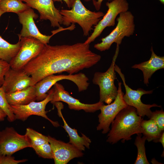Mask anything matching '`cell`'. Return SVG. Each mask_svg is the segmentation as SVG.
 <instances>
[{
  "mask_svg": "<svg viewBox=\"0 0 164 164\" xmlns=\"http://www.w3.org/2000/svg\"><path fill=\"white\" fill-rule=\"evenodd\" d=\"M101 58L100 55L90 50L89 44L78 43L56 46L46 44L23 70L31 76L32 85H33L49 75L63 72L73 74L89 68Z\"/></svg>",
  "mask_w": 164,
  "mask_h": 164,
  "instance_id": "obj_1",
  "label": "cell"
},
{
  "mask_svg": "<svg viewBox=\"0 0 164 164\" xmlns=\"http://www.w3.org/2000/svg\"><path fill=\"white\" fill-rule=\"evenodd\" d=\"M143 119L134 107L128 105L119 112L111 123L106 142L114 144L121 140L124 143L131 140L132 135L142 134Z\"/></svg>",
  "mask_w": 164,
  "mask_h": 164,
  "instance_id": "obj_2",
  "label": "cell"
},
{
  "mask_svg": "<svg viewBox=\"0 0 164 164\" xmlns=\"http://www.w3.org/2000/svg\"><path fill=\"white\" fill-rule=\"evenodd\" d=\"M70 10L61 9L62 24L69 26L72 24L77 23L82 28L84 35L87 36L103 17L104 14L101 11L92 12L87 9L80 0H70Z\"/></svg>",
  "mask_w": 164,
  "mask_h": 164,
  "instance_id": "obj_3",
  "label": "cell"
},
{
  "mask_svg": "<svg viewBox=\"0 0 164 164\" xmlns=\"http://www.w3.org/2000/svg\"><path fill=\"white\" fill-rule=\"evenodd\" d=\"M134 16L129 11L121 12L116 19L115 28L107 36L101 39V42L94 45V47L100 51L109 49L115 43L120 45L125 37H129L134 34L135 29Z\"/></svg>",
  "mask_w": 164,
  "mask_h": 164,
  "instance_id": "obj_4",
  "label": "cell"
},
{
  "mask_svg": "<svg viewBox=\"0 0 164 164\" xmlns=\"http://www.w3.org/2000/svg\"><path fill=\"white\" fill-rule=\"evenodd\" d=\"M119 45H117L115 52L110 67L104 72H96L94 74L92 82L99 87V101L107 104L111 103L118 94V88L114 84L117 79L114 70L115 62L119 51Z\"/></svg>",
  "mask_w": 164,
  "mask_h": 164,
  "instance_id": "obj_5",
  "label": "cell"
},
{
  "mask_svg": "<svg viewBox=\"0 0 164 164\" xmlns=\"http://www.w3.org/2000/svg\"><path fill=\"white\" fill-rule=\"evenodd\" d=\"M63 80H69L74 83L79 92L87 90L89 85L88 78L85 74L81 73L75 74L49 75L35 85L36 100L39 101L44 99L47 96V93L51 88L58 81Z\"/></svg>",
  "mask_w": 164,
  "mask_h": 164,
  "instance_id": "obj_6",
  "label": "cell"
},
{
  "mask_svg": "<svg viewBox=\"0 0 164 164\" xmlns=\"http://www.w3.org/2000/svg\"><path fill=\"white\" fill-rule=\"evenodd\" d=\"M114 68L122 80L125 88V93L124 94L123 98L125 103L128 105L134 107L139 116L141 117L146 116L149 118L152 113L151 108L153 107L160 108L161 106L155 104H145L142 101L141 97L143 95L152 94L153 90L146 91L142 88L137 90L132 89L126 84L124 75L122 73L121 69L115 64Z\"/></svg>",
  "mask_w": 164,
  "mask_h": 164,
  "instance_id": "obj_7",
  "label": "cell"
},
{
  "mask_svg": "<svg viewBox=\"0 0 164 164\" xmlns=\"http://www.w3.org/2000/svg\"><path fill=\"white\" fill-rule=\"evenodd\" d=\"M17 14L19 21L22 25V29L20 34H18V36L34 38L39 40L44 45L49 43L51 38L56 33L64 30H72L71 26L65 28L61 26L58 29L52 31V35L46 36L42 34L36 27L34 19L37 18L38 16L31 8H30Z\"/></svg>",
  "mask_w": 164,
  "mask_h": 164,
  "instance_id": "obj_8",
  "label": "cell"
},
{
  "mask_svg": "<svg viewBox=\"0 0 164 164\" xmlns=\"http://www.w3.org/2000/svg\"><path fill=\"white\" fill-rule=\"evenodd\" d=\"M21 48L15 56L9 63L10 68L15 70L23 69L25 66L41 52L44 44L33 37H21Z\"/></svg>",
  "mask_w": 164,
  "mask_h": 164,
  "instance_id": "obj_9",
  "label": "cell"
},
{
  "mask_svg": "<svg viewBox=\"0 0 164 164\" xmlns=\"http://www.w3.org/2000/svg\"><path fill=\"white\" fill-rule=\"evenodd\" d=\"M106 5L108 8L107 13L94 26L93 33L84 42L85 43L90 44L100 35L106 27L114 26L117 16L120 13L128 11L129 7L127 0H114L107 2Z\"/></svg>",
  "mask_w": 164,
  "mask_h": 164,
  "instance_id": "obj_10",
  "label": "cell"
},
{
  "mask_svg": "<svg viewBox=\"0 0 164 164\" xmlns=\"http://www.w3.org/2000/svg\"><path fill=\"white\" fill-rule=\"evenodd\" d=\"M124 94L121 83L118 82V94L114 101L107 105L103 104L100 109L101 112L98 116L99 124L97 127V130H102L103 134L108 133L110 125L116 115L128 106L123 99Z\"/></svg>",
  "mask_w": 164,
  "mask_h": 164,
  "instance_id": "obj_11",
  "label": "cell"
},
{
  "mask_svg": "<svg viewBox=\"0 0 164 164\" xmlns=\"http://www.w3.org/2000/svg\"><path fill=\"white\" fill-rule=\"evenodd\" d=\"M53 92V88L50 89L48 92L46 97L40 101H32L25 105L11 106L16 119L24 121L30 116L36 115L47 120L54 127L59 126L60 125L57 121H53L48 117L46 114L47 112L45 111L47 104L52 100Z\"/></svg>",
  "mask_w": 164,
  "mask_h": 164,
  "instance_id": "obj_12",
  "label": "cell"
},
{
  "mask_svg": "<svg viewBox=\"0 0 164 164\" xmlns=\"http://www.w3.org/2000/svg\"><path fill=\"white\" fill-rule=\"evenodd\" d=\"M31 147L25 135L19 134L12 127H7L0 131V155L11 156L24 148Z\"/></svg>",
  "mask_w": 164,
  "mask_h": 164,
  "instance_id": "obj_13",
  "label": "cell"
},
{
  "mask_svg": "<svg viewBox=\"0 0 164 164\" xmlns=\"http://www.w3.org/2000/svg\"><path fill=\"white\" fill-rule=\"evenodd\" d=\"M53 86V92L50 102L63 101L66 103L69 108L72 110H83L86 112L93 113L99 110L104 103L101 101L93 104H86L71 96L61 84L56 83Z\"/></svg>",
  "mask_w": 164,
  "mask_h": 164,
  "instance_id": "obj_14",
  "label": "cell"
},
{
  "mask_svg": "<svg viewBox=\"0 0 164 164\" xmlns=\"http://www.w3.org/2000/svg\"><path fill=\"white\" fill-rule=\"evenodd\" d=\"M48 137L55 164H66L74 158L83 156L82 151L69 142L57 140L50 136Z\"/></svg>",
  "mask_w": 164,
  "mask_h": 164,
  "instance_id": "obj_15",
  "label": "cell"
},
{
  "mask_svg": "<svg viewBox=\"0 0 164 164\" xmlns=\"http://www.w3.org/2000/svg\"><path fill=\"white\" fill-rule=\"evenodd\" d=\"M31 8L37 10L40 14V19L49 20L53 27H61L62 16L55 6L53 0H23Z\"/></svg>",
  "mask_w": 164,
  "mask_h": 164,
  "instance_id": "obj_16",
  "label": "cell"
},
{
  "mask_svg": "<svg viewBox=\"0 0 164 164\" xmlns=\"http://www.w3.org/2000/svg\"><path fill=\"white\" fill-rule=\"evenodd\" d=\"M32 85V78L23 69L10 68L5 74L2 86L5 93L25 89Z\"/></svg>",
  "mask_w": 164,
  "mask_h": 164,
  "instance_id": "obj_17",
  "label": "cell"
},
{
  "mask_svg": "<svg viewBox=\"0 0 164 164\" xmlns=\"http://www.w3.org/2000/svg\"><path fill=\"white\" fill-rule=\"evenodd\" d=\"M53 104L57 108L58 115L63 121V125L62 127L68 135L69 137V142L82 151H85L86 148L90 149L91 140L83 133H81V136H80L77 130L71 128L67 123L61 111V110L63 107L62 103L59 101L55 102Z\"/></svg>",
  "mask_w": 164,
  "mask_h": 164,
  "instance_id": "obj_18",
  "label": "cell"
},
{
  "mask_svg": "<svg viewBox=\"0 0 164 164\" xmlns=\"http://www.w3.org/2000/svg\"><path fill=\"white\" fill-rule=\"evenodd\" d=\"M150 50L151 56L148 60L138 64H135L132 67L134 69L141 70L143 76V83L148 86L149 80L153 74L156 71L164 68V56L157 55L154 52L152 46Z\"/></svg>",
  "mask_w": 164,
  "mask_h": 164,
  "instance_id": "obj_19",
  "label": "cell"
},
{
  "mask_svg": "<svg viewBox=\"0 0 164 164\" xmlns=\"http://www.w3.org/2000/svg\"><path fill=\"white\" fill-rule=\"evenodd\" d=\"M6 100L11 105H25L36 100L35 85L15 92L5 93Z\"/></svg>",
  "mask_w": 164,
  "mask_h": 164,
  "instance_id": "obj_20",
  "label": "cell"
},
{
  "mask_svg": "<svg viewBox=\"0 0 164 164\" xmlns=\"http://www.w3.org/2000/svg\"><path fill=\"white\" fill-rule=\"evenodd\" d=\"M21 44L19 38L18 43L12 44L3 39L0 35V59L9 63L18 53Z\"/></svg>",
  "mask_w": 164,
  "mask_h": 164,
  "instance_id": "obj_21",
  "label": "cell"
},
{
  "mask_svg": "<svg viewBox=\"0 0 164 164\" xmlns=\"http://www.w3.org/2000/svg\"><path fill=\"white\" fill-rule=\"evenodd\" d=\"M142 133L149 142L153 141L157 142L163 131H161L155 122L149 119L148 120H142L141 123Z\"/></svg>",
  "mask_w": 164,
  "mask_h": 164,
  "instance_id": "obj_22",
  "label": "cell"
},
{
  "mask_svg": "<svg viewBox=\"0 0 164 164\" xmlns=\"http://www.w3.org/2000/svg\"><path fill=\"white\" fill-rule=\"evenodd\" d=\"M22 2L21 0H2L0 2V9L5 13L12 12L18 14L30 8Z\"/></svg>",
  "mask_w": 164,
  "mask_h": 164,
  "instance_id": "obj_23",
  "label": "cell"
},
{
  "mask_svg": "<svg viewBox=\"0 0 164 164\" xmlns=\"http://www.w3.org/2000/svg\"><path fill=\"white\" fill-rule=\"evenodd\" d=\"M146 138L142 133L137 134L134 144L137 149V155L135 164H149L147 159L145 147V143Z\"/></svg>",
  "mask_w": 164,
  "mask_h": 164,
  "instance_id": "obj_24",
  "label": "cell"
},
{
  "mask_svg": "<svg viewBox=\"0 0 164 164\" xmlns=\"http://www.w3.org/2000/svg\"><path fill=\"white\" fill-rule=\"evenodd\" d=\"M25 135L31 145V148L33 149L49 142L48 136L44 135L30 128H26Z\"/></svg>",
  "mask_w": 164,
  "mask_h": 164,
  "instance_id": "obj_25",
  "label": "cell"
},
{
  "mask_svg": "<svg viewBox=\"0 0 164 164\" xmlns=\"http://www.w3.org/2000/svg\"><path fill=\"white\" fill-rule=\"evenodd\" d=\"M0 108L5 113L9 121L13 122L16 120L11 106L6 100L5 93L2 87H0Z\"/></svg>",
  "mask_w": 164,
  "mask_h": 164,
  "instance_id": "obj_26",
  "label": "cell"
},
{
  "mask_svg": "<svg viewBox=\"0 0 164 164\" xmlns=\"http://www.w3.org/2000/svg\"><path fill=\"white\" fill-rule=\"evenodd\" d=\"M40 157L45 159H53V155L51 145L47 142L33 149Z\"/></svg>",
  "mask_w": 164,
  "mask_h": 164,
  "instance_id": "obj_27",
  "label": "cell"
},
{
  "mask_svg": "<svg viewBox=\"0 0 164 164\" xmlns=\"http://www.w3.org/2000/svg\"><path fill=\"white\" fill-rule=\"evenodd\" d=\"M149 119L153 120L159 129L162 131L164 130V112L162 109L152 111Z\"/></svg>",
  "mask_w": 164,
  "mask_h": 164,
  "instance_id": "obj_28",
  "label": "cell"
},
{
  "mask_svg": "<svg viewBox=\"0 0 164 164\" xmlns=\"http://www.w3.org/2000/svg\"><path fill=\"white\" fill-rule=\"evenodd\" d=\"M26 159L17 160L11 155H0V164H17L26 162Z\"/></svg>",
  "mask_w": 164,
  "mask_h": 164,
  "instance_id": "obj_29",
  "label": "cell"
},
{
  "mask_svg": "<svg viewBox=\"0 0 164 164\" xmlns=\"http://www.w3.org/2000/svg\"><path fill=\"white\" fill-rule=\"evenodd\" d=\"M10 68L9 63L0 59V87L2 85L5 76Z\"/></svg>",
  "mask_w": 164,
  "mask_h": 164,
  "instance_id": "obj_30",
  "label": "cell"
},
{
  "mask_svg": "<svg viewBox=\"0 0 164 164\" xmlns=\"http://www.w3.org/2000/svg\"><path fill=\"white\" fill-rule=\"evenodd\" d=\"M85 2H88L91 0H84ZM104 0H93V3L96 9L98 11L101 7L102 3ZM108 1H112L114 0H108Z\"/></svg>",
  "mask_w": 164,
  "mask_h": 164,
  "instance_id": "obj_31",
  "label": "cell"
},
{
  "mask_svg": "<svg viewBox=\"0 0 164 164\" xmlns=\"http://www.w3.org/2000/svg\"><path fill=\"white\" fill-rule=\"evenodd\" d=\"M7 115L5 112L0 108V121H3Z\"/></svg>",
  "mask_w": 164,
  "mask_h": 164,
  "instance_id": "obj_32",
  "label": "cell"
},
{
  "mask_svg": "<svg viewBox=\"0 0 164 164\" xmlns=\"http://www.w3.org/2000/svg\"><path fill=\"white\" fill-rule=\"evenodd\" d=\"M157 142H160L164 148V132H163L157 141Z\"/></svg>",
  "mask_w": 164,
  "mask_h": 164,
  "instance_id": "obj_33",
  "label": "cell"
},
{
  "mask_svg": "<svg viewBox=\"0 0 164 164\" xmlns=\"http://www.w3.org/2000/svg\"><path fill=\"white\" fill-rule=\"evenodd\" d=\"M62 1H63L65 2L68 8H71L70 0H53V2H62Z\"/></svg>",
  "mask_w": 164,
  "mask_h": 164,
  "instance_id": "obj_34",
  "label": "cell"
},
{
  "mask_svg": "<svg viewBox=\"0 0 164 164\" xmlns=\"http://www.w3.org/2000/svg\"><path fill=\"white\" fill-rule=\"evenodd\" d=\"M4 13H5V12L0 9V17L1 15Z\"/></svg>",
  "mask_w": 164,
  "mask_h": 164,
  "instance_id": "obj_35",
  "label": "cell"
},
{
  "mask_svg": "<svg viewBox=\"0 0 164 164\" xmlns=\"http://www.w3.org/2000/svg\"><path fill=\"white\" fill-rule=\"evenodd\" d=\"M162 4H164V0H158Z\"/></svg>",
  "mask_w": 164,
  "mask_h": 164,
  "instance_id": "obj_36",
  "label": "cell"
},
{
  "mask_svg": "<svg viewBox=\"0 0 164 164\" xmlns=\"http://www.w3.org/2000/svg\"><path fill=\"white\" fill-rule=\"evenodd\" d=\"M2 0H0V2Z\"/></svg>",
  "mask_w": 164,
  "mask_h": 164,
  "instance_id": "obj_37",
  "label": "cell"
},
{
  "mask_svg": "<svg viewBox=\"0 0 164 164\" xmlns=\"http://www.w3.org/2000/svg\"><path fill=\"white\" fill-rule=\"evenodd\" d=\"M21 0L22 1H23V0Z\"/></svg>",
  "mask_w": 164,
  "mask_h": 164,
  "instance_id": "obj_38",
  "label": "cell"
}]
</instances>
